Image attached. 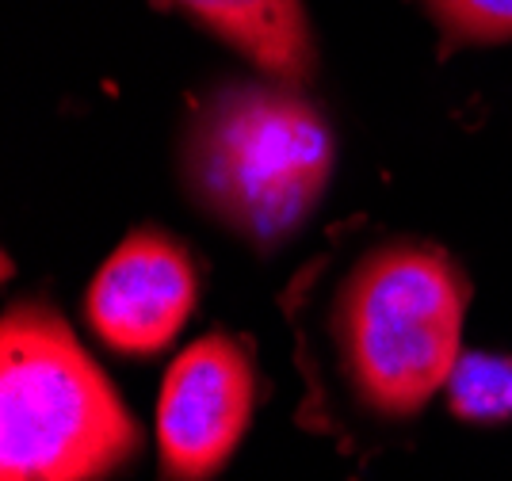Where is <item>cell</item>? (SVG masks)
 <instances>
[{
  "label": "cell",
  "instance_id": "cell-1",
  "mask_svg": "<svg viewBox=\"0 0 512 481\" xmlns=\"http://www.w3.org/2000/svg\"><path fill=\"white\" fill-rule=\"evenodd\" d=\"M329 168L325 119L272 84H226L199 107L184 138V176L199 207L253 245H279L299 230Z\"/></svg>",
  "mask_w": 512,
  "mask_h": 481
},
{
  "label": "cell",
  "instance_id": "cell-2",
  "mask_svg": "<svg viewBox=\"0 0 512 481\" xmlns=\"http://www.w3.org/2000/svg\"><path fill=\"white\" fill-rule=\"evenodd\" d=\"M0 401V481H100L138 447V428L104 371L39 306L4 317Z\"/></svg>",
  "mask_w": 512,
  "mask_h": 481
},
{
  "label": "cell",
  "instance_id": "cell-3",
  "mask_svg": "<svg viewBox=\"0 0 512 481\" xmlns=\"http://www.w3.org/2000/svg\"><path fill=\"white\" fill-rule=\"evenodd\" d=\"M467 291L432 245H386L348 275L337 352L352 394L379 417H413L459 363Z\"/></svg>",
  "mask_w": 512,
  "mask_h": 481
},
{
  "label": "cell",
  "instance_id": "cell-4",
  "mask_svg": "<svg viewBox=\"0 0 512 481\" xmlns=\"http://www.w3.org/2000/svg\"><path fill=\"white\" fill-rule=\"evenodd\" d=\"M253 413V367L226 336H207L169 367L157 405L161 470L169 481H207L234 455Z\"/></svg>",
  "mask_w": 512,
  "mask_h": 481
},
{
  "label": "cell",
  "instance_id": "cell-5",
  "mask_svg": "<svg viewBox=\"0 0 512 481\" xmlns=\"http://www.w3.org/2000/svg\"><path fill=\"white\" fill-rule=\"evenodd\" d=\"M195 306L188 252L161 233H134L111 252L85 298L88 325L115 352L150 356L184 329Z\"/></svg>",
  "mask_w": 512,
  "mask_h": 481
},
{
  "label": "cell",
  "instance_id": "cell-6",
  "mask_svg": "<svg viewBox=\"0 0 512 481\" xmlns=\"http://www.w3.org/2000/svg\"><path fill=\"white\" fill-rule=\"evenodd\" d=\"M218 39L283 81H302L314 65L302 0H176Z\"/></svg>",
  "mask_w": 512,
  "mask_h": 481
},
{
  "label": "cell",
  "instance_id": "cell-7",
  "mask_svg": "<svg viewBox=\"0 0 512 481\" xmlns=\"http://www.w3.org/2000/svg\"><path fill=\"white\" fill-rule=\"evenodd\" d=\"M448 401L467 420L512 417V359L463 356L448 378Z\"/></svg>",
  "mask_w": 512,
  "mask_h": 481
},
{
  "label": "cell",
  "instance_id": "cell-8",
  "mask_svg": "<svg viewBox=\"0 0 512 481\" xmlns=\"http://www.w3.org/2000/svg\"><path fill=\"white\" fill-rule=\"evenodd\" d=\"M444 31L467 42L512 39V0H428Z\"/></svg>",
  "mask_w": 512,
  "mask_h": 481
}]
</instances>
